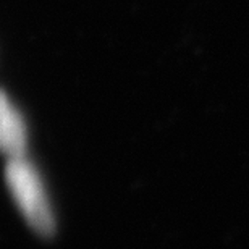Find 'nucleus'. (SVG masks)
Wrapping results in <instances>:
<instances>
[{
	"mask_svg": "<svg viewBox=\"0 0 249 249\" xmlns=\"http://www.w3.org/2000/svg\"><path fill=\"white\" fill-rule=\"evenodd\" d=\"M5 181L28 225L41 236H52L55 218L36 167L26 157L10 159L5 165Z\"/></svg>",
	"mask_w": 249,
	"mask_h": 249,
	"instance_id": "obj_1",
	"label": "nucleus"
},
{
	"mask_svg": "<svg viewBox=\"0 0 249 249\" xmlns=\"http://www.w3.org/2000/svg\"><path fill=\"white\" fill-rule=\"evenodd\" d=\"M28 133L26 124L8 96L0 89V154L3 157H26Z\"/></svg>",
	"mask_w": 249,
	"mask_h": 249,
	"instance_id": "obj_2",
	"label": "nucleus"
}]
</instances>
